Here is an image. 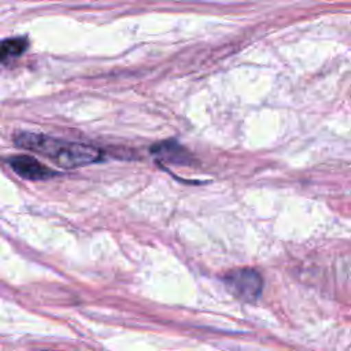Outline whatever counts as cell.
I'll return each mask as SVG.
<instances>
[{
  "mask_svg": "<svg viewBox=\"0 0 351 351\" xmlns=\"http://www.w3.org/2000/svg\"><path fill=\"white\" fill-rule=\"evenodd\" d=\"M10 166L23 178L29 180H43L53 176V171L43 166L38 160L27 155H19L10 159Z\"/></svg>",
  "mask_w": 351,
  "mask_h": 351,
  "instance_id": "3",
  "label": "cell"
},
{
  "mask_svg": "<svg viewBox=\"0 0 351 351\" xmlns=\"http://www.w3.org/2000/svg\"><path fill=\"white\" fill-rule=\"evenodd\" d=\"M14 140L18 147L40 152L56 165L66 169L85 166L97 162L101 158L100 151L93 145L62 141L43 134L21 132Z\"/></svg>",
  "mask_w": 351,
  "mask_h": 351,
  "instance_id": "1",
  "label": "cell"
},
{
  "mask_svg": "<svg viewBox=\"0 0 351 351\" xmlns=\"http://www.w3.org/2000/svg\"><path fill=\"white\" fill-rule=\"evenodd\" d=\"M152 152L165 159L166 162H176V163H189L191 156L188 152L184 151V148L174 141H166L155 145L152 148Z\"/></svg>",
  "mask_w": 351,
  "mask_h": 351,
  "instance_id": "4",
  "label": "cell"
},
{
  "mask_svg": "<svg viewBox=\"0 0 351 351\" xmlns=\"http://www.w3.org/2000/svg\"><path fill=\"white\" fill-rule=\"evenodd\" d=\"M27 40L25 37L7 38L0 41V60L12 59L21 56L27 49Z\"/></svg>",
  "mask_w": 351,
  "mask_h": 351,
  "instance_id": "5",
  "label": "cell"
},
{
  "mask_svg": "<svg viewBox=\"0 0 351 351\" xmlns=\"http://www.w3.org/2000/svg\"><path fill=\"white\" fill-rule=\"evenodd\" d=\"M230 293L244 302H254L259 298L263 287L262 277L252 269H236L223 277Z\"/></svg>",
  "mask_w": 351,
  "mask_h": 351,
  "instance_id": "2",
  "label": "cell"
}]
</instances>
